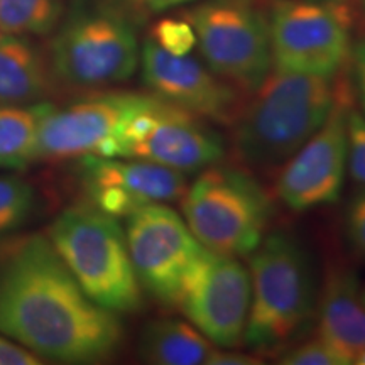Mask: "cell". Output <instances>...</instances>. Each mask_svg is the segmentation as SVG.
Here are the masks:
<instances>
[{"mask_svg":"<svg viewBox=\"0 0 365 365\" xmlns=\"http://www.w3.org/2000/svg\"><path fill=\"white\" fill-rule=\"evenodd\" d=\"M0 331L46 359L91 364L115 354V313L90 299L46 237H31L0 259Z\"/></svg>","mask_w":365,"mask_h":365,"instance_id":"1","label":"cell"},{"mask_svg":"<svg viewBox=\"0 0 365 365\" xmlns=\"http://www.w3.org/2000/svg\"><path fill=\"white\" fill-rule=\"evenodd\" d=\"M341 81L339 75L269 73L230 125L237 159L255 170L284 166L330 115Z\"/></svg>","mask_w":365,"mask_h":365,"instance_id":"2","label":"cell"},{"mask_svg":"<svg viewBox=\"0 0 365 365\" xmlns=\"http://www.w3.org/2000/svg\"><path fill=\"white\" fill-rule=\"evenodd\" d=\"M250 309L244 344L271 354L308 325L318 303L313 261L294 235L272 232L250 254Z\"/></svg>","mask_w":365,"mask_h":365,"instance_id":"3","label":"cell"},{"mask_svg":"<svg viewBox=\"0 0 365 365\" xmlns=\"http://www.w3.org/2000/svg\"><path fill=\"white\" fill-rule=\"evenodd\" d=\"M49 242L90 299L112 313L143 307V286L117 218L95 207H71L49 227Z\"/></svg>","mask_w":365,"mask_h":365,"instance_id":"4","label":"cell"},{"mask_svg":"<svg viewBox=\"0 0 365 365\" xmlns=\"http://www.w3.org/2000/svg\"><path fill=\"white\" fill-rule=\"evenodd\" d=\"M182 218L195 239L217 254L250 255L267 235L272 202L249 173L205 168L181 196Z\"/></svg>","mask_w":365,"mask_h":365,"instance_id":"5","label":"cell"},{"mask_svg":"<svg viewBox=\"0 0 365 365\" xmlns=\"http://www.w3.org/2000/svg\"><path fill=\"white\" fill-rule=\"evenodd\" d=\"M113 158L143 159L180 173L217 164L225 144L203 118L156 95H135L112 139Z\"/></svg>","mask_w":365,"mask_h":365,"instance_id":"6","label":"cell"},{"mask_svg":"<svg viewBox=\"0 0 365 365\" xmlns=\"http://www.w3.org/2000/svg\"><path fill=\"white\" fill-rule=\"evenodd\" d=\"M207 66L242 91L271 73L269 21L245 0H210L186 12Z\"/></svg>","mask_w":365,"mask_h":365,"instance_id":"7","label":"cell"},{"mask_svg":"<svg viewBox=\"0 0 365 365\" xmlns=\"http://www.w3.org/2000/svg\"><path fill=\"white\" fill-rule=\"evenodd\" d=\"M51 51L56 75L78 86L124 81L140 59L134 27L110 9L73 16L54 38Z\"/></svg>","mask_w":365,"mask_h":365,"instance_id":"8","label":"cell"},{"mask_svg":"<svg viewBox=\"0 0 365 365\" xmlns=\"http://www.w3.org/2000/svg\"><path fill=\"white\" fill-rule=\"evenodd\" d=\"M267 21L276 70L333 78L350 59V14L308 0H277Z\"/></svg>","mask_w":365,"mask_h":365,"instance_id":"9","label":"cell"},{"mask_svg":"<svg viewBox=\"0 0 365 365\" xmlns=\"http://www.w3.org/2000/svg\"><path fill=\"white\" fill-rule=\"evenodd\" d=\"M176 307L212 344H244L250 309V272L239 257L202 247L182 279Z\"/></svg>","mask_w":365,"mask_h":365,"instance_id":"10","label":"cell"},{"mask_svg":"<svg viewBox=\"0 0 365 365\" xmlns=\"http://www.w3.org/2000/svg\"><path fill=\"white\" fill-rule=\"evenodd\" d=\"M127 218V245L137 279L159 303L175 308L182 279L203 245L166 203L145 205Z\"/></svg>","mask_w":365,"mask_h":365,"instance_id":"11","label":"cell"},{"mask_svg":"<svg viewBox=\"0 0 365 365\" xmlns=\"http://www.w3.org/2000/svg\"><path fill=\"white\" fill-rule=\"evenodd\" d=\"M352 93L341 88L330 115L307 144L284 164L277 196L293 212L325 207L340 200L349 163V113Z\"/></svg>","mask_w":365,"mask_h":365,"instance_id":"12","label":"cell"},{"mask_svg":"<svg viewBox=\"0 0 365 365\" xmlns=\"http://www.w3.org/2000/svg\"><path fill=\"white\" fill-rule=\"evenodd\" d=\"M144 83L166 100L203 120L230 127L244 98L228 83L190 54L176 56L148 39L140 51Z\"/></svg>","mask_w":365,"mask_h":365,"instance_id":"13","label":"cell"},{"mask_svg":"<svg viewBox=\"0 0 365 365\" xmlns=\"http://www.w3.org/2000/svg\"><path fill=\"white\" fill-rule=\"evenodd\" d=\"M83 175L93 207L115 218L129 217L145 205L176 202L188 188L185 173L143 159L85 156Z\"/></svg>","mask_w":365,"mask_h":365,"instance_id":"14","label":"cell"},{"mask_svg":"<svg viewBox=\"0 0 365 365\" xmlns=\"http://www.w3.org/2000/svg\"><path fill=\"white\" fill-rule=\"evenodd\" d=\"M135 93H107L58 110L41 103L34 161L95 156L112 139Z\"/></svg>","mask_w":365,"mask_h":365,"instance_id":"15","label":"cell"},{"mask_svg":"<svg viewBox=\"0 0 365 365\" xmlns=\"http://www.w3.org/2000/svg\"><path fill=\"white\" fill-rule=\"evenodd\" d=\"M318 339L339 355L341 364H354L365 349V303L357 274L335 267L327 274L317 303Z\"/></svg>","mask_w":365,"mask_h":365,"instance_id":"16","label":"cell"},{"mask_svg":"<svg viewBox=\"0 0 365 365\" xmlns=\"http://www.w3.org/2000/svg\"><path fill=\"white\" fill-rule=\"evenodd\" d=\"M217 346L185 319H156L143 330L139 355L154 365H208Z\"/></svg>","mask_w":365,"mask_h":365,"instance_id":"17","label":"cell"},{"mask_svg":"<svg viewBox=\"0 0 365 365\" xmlns=\"http://www.w3.org/2000/svg\"><path fill=\"white\" fill-rule=\"evenodd\" d=\"M49 88L39 54L16 36L0 38V105L31 103Z\"/></svg>","mask_w":365,"mask_h":365,"instance_id":"18","label":"cell"},{"mask_svg":"<svg viewBox=\"0 0 365 365\" xmlns=\"http://www.w3.org/2000/svg\"><path fill=\"white\" fill-rule=\"evenodd\" d=\"M41 105L0 108V168H24L34 161Z\"/></svg>","mask_w":365,"mask_h":365,"instance_id":"19","label":"cell"},{"mask_svg":"<svg viewBox=\"0 0 365 365\" xmlns=\"http://www.w3.org/2000/svg\"><path fill=\"white\" fill-rule=\"evenodd\" d=\"M59 0H0V33L48 34L61 16Z\"/></svg>","mask_w":365,"mask_h":365,"instance_id":"20","label":"cell"},{"mask_svg":"<svg viewBox=\"0 0 365 365\" xmlns=\"http://www.w3.org/2000/svg\"><path fill=\"white\" fill-rule=\"evenodd\" d=\"M34 208V191L14 176L0 178V235L16 230Z\"/></svg>","mask_w":365,"mask_h":365,"instance_id":"21","label":"cell"},{"mask_svg":"<svg viewBox=\"0 0 365 365\" xmlns=\"http://www.w3.org/2000/svg\"><path fill=\"white\" fill-rule=\"evenodd\" d=\"M150 39L161 46L164 51L176 56L190 54L196 46V36L190 22L186 19H173V17L158 21L153 27Z\"/></svg>","mask_w":365,"mask_h":365,"instance_id":"22","label":"cell"},{"mask_svg":"<svg viewBox=\"0 0 365 365\" xmlns=\"http://www.w3.org/2000/svg\"><path fill=\"white\" fill-rule=\"evenodd\" d=\"M277 362L282 365H344L339 355L318 336L284 350Z\"/></svg>","mask_w":365,"mask_h":365,"instance_id":"23","label":"cell"},{"mask_svg":"<svg viewBox=\"0 0 365 365\" xmlns=\"http://www.w3.org/2000/svg\"><path fill=\"white\" fill-rule=\"evenodd\" d=\"M350 175L365 186V117L350 108L349 113V163Z\"/></svg>","mask_w":365,"mask_h":365,"instance_id":"24","label":"cell"},{"mask_svg":"<svg viewBox=\"0 0 365 365\" xmlns=\"http://www.w3.org/2000/svg\"><path fill=\"white\" fill-rule=\"evenodd\" d=\"M345 234L354 252L365 259V186L355 191L346 205Z\"/></svg>","mask_w":365,"mask_h":365,"instance_id":"25","label":"cell"},{"mask_svg":"<svg viewBox=\"0 0 365 365\" xmlns=\"http://www.w3.org/2000/svg\"><path fill=\"white\" fill-rule=\"evenodd\" d=\"M39 359L11 341L0 339V365H38Z\"/></svg>","mask_w":365,"mask_h":365,"instance_id":"26","label":"cell"},{"mask_svg":"<svg viewBox=\"0 0 365 365\" xmlns=\"http://www.w3.org/2000/svg\"><path fill=\"white\" fill-rule=\"evenodd\" d=\"M354 63V81L355 90H357L360 105H362L364 117H365V39L352 48V54H350Z\"/></svg>","mask_w":365,"mask_h":365,"instance_id":"27","label":"cell"},{"mask_svg":"<svg viewBox=\"0 0 365 365\" xmlns=\"http://www.w3.org/2000/svg\"><path fill=\"white\" fill-rule=\"evenodd\" d=\"M261 364V360L252 355L242 354V352H230V350L215 349L212 357L208 360V365H255Z\"/></svg>","mask_w":365,"mask_h":365,"instance_id":"28","label":"cell"},{"mask_svg":"<svg viewBox=\"0 0 365 365\" xmlns=\"http://www.w3.org/2000/svg\"><path fill=\"white\" fill-rule=\"evenodd\" d=\"M308 2L319 4V6L335 9V11H340V12H345V14H350V16H354V12H352L354 0H308Z\"/></svg>","mask_w":365,"mask_h":365,"instance_id":"29","label":"cell"},{"mask_svg":"<svg viewBox=\"0 0 365 365\" xmlns=\"http://www.w3.org/2000/svg\"><path fill=\"white\" fill-rule=\"evenodd\" d=\"M149 7L153 11L161 12V11H168V9L176 7V6H182V4L188 2H195V0H148Z\"/></svg>","mask_w":365,"mask_h":365,"instance_id":"30","label":"cell"},{"mask_svg":"<svg viewBox=\"0 0 365 365\" xmlns=\"http://www.w3.org/2000/svg\"><path fill=\"white\" fill-rule=\"evenodd\" d=\"M354 364H355V365H365V349L357 355V357H355Z\"/></svg>","mask_w":365,"mask_h":365,"instance_id":"31","label":"cell"},{"mask_svg":"<svg viewBox=\"0 0 365 365\" xmlns=\"http://www.w3.org/2000/svg\"><path fill=\"white\" fill-rule=\"evenodd\" d=\"M362 298H364V303H365V287H362Z\"/></svg>","mask_w":365,"mask_h":365,"instance_id":"32","label":"cell"},{"mask_svg":"<svg viewBox=\"0 0 365 365\" xmlns=\"http://www.w3.org/2000/svg\"><path fill=\"white\" fill-rule=\"evenodd\" d=\"M4 36H6V34H2V33H0V38H4Z\"/></svg>","mask_w":365,"mask_h":365,"instance_id":"33","label":"cell"}]
</instances>
